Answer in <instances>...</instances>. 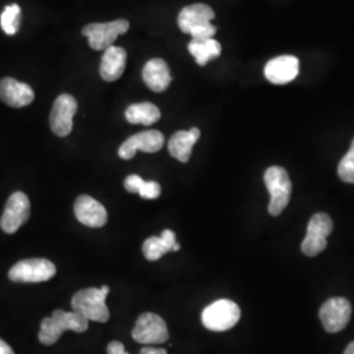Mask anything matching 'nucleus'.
Instances as JSON below:
<instances>
[{
	"label": "nucleus",
	"mask_w": 354,
	"mask_h": 354,
	"mask_svg": "<svg viewBox=\"0 0 354 354\" xmlns=\"http://www.w3.org/2000/svg\"><path fill=\"white\" fill-rule=\"evenodd\" d=\"M159 108L151 102H140L130 105L125 112L127 122L133 125L150 127L160 120Z\"/></svg>",
	"instance_id": "21"
},
{
	"label": "nucleus",
	"mask_w": 354,
	"mask_h": 354,
	"mask_svg": "<svg viewBox=\"0 0 354 354\" xmlns=\"http://www.w3.org/2000/svg\"><path fill=\"white\" fill-rule=\"evenodd\" d=\"M127 54L125 49L118 46H111L104 51L100 75L105 82H114L120 79L127 67Z\"/></svg>",
	"instance_id": "19"
},
{
	"label": "nucleus",
	"mask_w": 354,
	"mask_h": 354,
	"mask_svg": "<svg viewBox=\"0 0 354 354\" xmlns=\"http://www.w3.org/2000/svg\"><path fill=\"white\" fill-rule=\"evenodd\" d=\"M131 335L136 342L146 345L165 344L169 339V332L163 317L152 313L142 314L138 317Z\"/></svg>",
	"instance_id": "8"
},
{
	"label": "nucleus",
	"mask_w": 354,
	"mask_h": 354,
	"mask_svg": "<svg viewBox=\"0 0 354 354\" xmlns=\"http://www.w3.org/2000/svg\"><path fill=\"white\" fill-rule=\"evenodd\" d=\"M20 15L21 10L17 4H11L4 8L0 16V26L6 35L13 36L17 33L20 26Z\"/></svg>",
	"instance_id": "24"
},
{
	"label": "nucleus",
	"mask_w": 354,
	"mask_h": 354,
	"mask_svg": "<svg viewBox=\"0 0 354 354\" xmlns=\"http://www.w3.org/2000/svg\"><path fill=\"white\" fill-rule=\"evenodd\" d=\"M130 28L125 19H118L111 23H92L84 26L82 35L88 38L89 46L93 50H106L113 46L115 38L125 35Z\"/></svg>",
	"instance_id": "6"
},
{
	"label": "nucleus",
	"mask_w": 354,
	"mask_h": 354,
	"mask_svg": "<svg viewBox=\"0 0 354 354\" xmlns=\"http://www.w3.org/2000/svg\"><path fill=\"white\" fill-rule=\"evenodd\" d=\"M88 329V320L74 311L66 313L64 310H55L53 315L45 317L41 322L38 340L44 345H53L58 342L66 330H74L83 333Z\"/></svg>",
	"instance_id": "1"
},
{
	"label": "nucleus",
	"mask_w": 354,
	"mask_h": 354,
	"mask_svg": "<svg viewBox=\"0 0 354 354\" xmlns=\"http://www.w3.org/2000/svg\"><path fill=\"white\" fill-rule=\"evenodd\" d=\"M106 294L102 289L88 288L77 291L71 299L73 311L87 320L106 323L109 319V310L105 304Z\"/></svg>",
	"instance_id": "3"
},
{
	"label": "nucleus",
	"mask_w": 354,
	"mask_h": 354,
	"mask_svg": "<svg viewBox=\"0 0 354 354\" xmlns=\"http://www.w3.org/2000/svg\"><path fill=\"white\" fill-rule=\"evenodd\" d=\"M106 352H108V354H129L125 352L124 344L120 342H111L106 348Z\"/></svg>",
	"instance_id": "27"
},
{
	"label": "nucleus",
	"mask_w": 354,
	"mask_h": 354,
	"mask_svg": "<svg viewBox=\"0 0 354 354\" xmlns=\"http://www.w3.org/2000/svg\"><path fill=\"white\" fill-rule=\"evenodd\" d=\"M165 145V136L158 130H147L127 138L118 149L121 159L130 160L136 156L137 151L158 152Z\"/></svg>",
	"instance_id": "12"
},
{
	"label": "nucleus",
	"mask_w": 354,
	"mask_h": 354,
	"mask_svg": "<svg viewBox=\"0 0 354 354\" xmlns=\"http://www.w3.org/2000/svg\"><path fill=\"white\" fill-rule=\"evenodd\" d=\"M214 16L215 13L212 7L203 3H197L181 10V12L178 13L177 24L183 33L189 35L192 30L210 24Z\"/></svg>",
	"instance_id": "16"
},
{
	"label": "nucleus",
	"mask_w": 354,
	"mask_h": 354,
	"mask_svg": "<svg viewBox=\"0 0 354 354\" xmlns=\"http://www.w3.org/2000/svg\"><path fill=\"white\" fill-rule=\"evenodd\" d=\"M215 33H216V28L210 23L207 26H203L201 28H197V29L192 30L189 35L194 41H205V39H210V38L214 37Z\"/></svg>",
	"instance_id": "26"
},
{
	"label": "nucleus",
	"mask_w": 354,
	"mask_h": 354,
	"mask_svg": "<svg viewBox=\"0 0 354 354\" xmlns=\"http://www.w3.org/2000/svg\"><path fill=\"white\" fill-rule=\"evenodd\" d=\"M333 231V222L330 216L326 213H317L314 215L307 226V234L302 241V252L314 257L323 252L327 248V236Z\"/></svg>",
	"instance_id": "7"
},
{
	"label": "nucleus",
	"mask_w": 354,
	"mask_h": 354,
	"mask_svg": "<svg viewBox=\"0 0 354 354\" xmlns=\"http://www.w3.org/2000/svg\"><path fill=\"white\" fill-rule=\"evenodd\" d=\"M180 248H181V245H180L178 243H176V244L174 245V252H177V251H180Z\"/></svg>",
	"instance_id": "32"
},
{
	"label": "nucleus",
	"mask_w": 354,
	"mask_h": 354,
	"mask_svg": "<svg viewBox=\"0 0 354 354\" xmlns=\"http://www.w3.org/2000/svg\"><path fill=\"white\" fill-rule=\"evenodd\" d=\"M140 354H167V351L165 349H160V348H150V346H147V348H143L140 351Z\"/></svg>",
	"instance_id": "28"
},
{
	"label": "nucleus",
	"mask_w": 354,
	"mask_h": 354,
	"mask_svg": "<svg viewBox=\"0 0 354 354\" xmlns=\"http://www.w3.org/2000/svg\"><path fill=\"white\" fill-rule=\"evenodd\" d=\"M77 111L75 97L64 93L54 102L50 113V127L58 137H67L73 131V120Z\"/></svg>",
	"instance_id": "11"
},
{
	"label": "nucleus",
	"mask_w": 354,
	"mask_h": 354,
	"mask_svg": "<svg viewBox=\"0 0 354 354\" xmlns=\"http://www.w3.org/2000/svg\"><path fill=\"white\" fill-rule=\"evenodd\" d=\"M241 314V308L235 302L230 299H219L203 310L201 319L205 328L223 332L238 324Z\"/></svg>",
	"instance_id": "4"
},
{
	"label": "nucleus",
	"mask_w": 354,
	"mask_h": 354,
	"mask_svg": "<svg viewBox=\"0 0 354 354\" xmlns=\"http://www.w3.org/2000/svg\"><path fill=\"white\" fill-rule=\"evenodd\" d=\"M201 131L197 127H192L188 131H177L168 142L169 153L181 163H188L193 146L200 140Z\"/></svg>",
	"instance_id": "18"
},
{
	"label": "nucleus",
	"mask_w": 354,
	"mask_h": 354,
	"mask_svg": "<svg viewBox=\"0 0 354 354\" xmlns=\"http://www.w3.org/2000/svg\"><path fill=\"white\" fill-rule=\"evenodd\" d=\"M319 317L327 332H340L348 326L351 320L352 304L348 299L342 297L330 298L322 306Z\"/></svg>",
	"instance_id": "10"
},
{
	"label": "nucleus",
	"mask_w": 354,
	"mask_h": 354,
	"mask_svg": "<svg viewBox=\"0 0 354 354\" xmlns=\"http://www.w3.org/2000/svg\"><path fill=\"white\" fill-rule=\"evenodd\" d=\"M344 354H354V342H351V344L346 346V349H345Z\"/></svg>",
	"instance_id": "30"
},
{
	"label": "nucleus",
	"mask_w": 354,
	"mask_h": 354,
	"mask_svg": "<svg viewBox=\"0 0 354 354\" xmlns=\"http://www.w3.org/2000/svg\"><path fill=\"white\" fill-rule=\"evenodd\" d=\"M0 354H15L12 348L1 339H0Z\"/></svg>",
	"instance_id": "29"
},
{
	"label": "nucleus",
	"mask_w": 354,
	"mask_h": 354,
	"mask_svg": "<svg viewBox=\"0 0 354 354\" xmlns=\"http://www.w3.org/2000/svg\"><path fill=\"white\" fill-rule=\"evenodd\" d=\"M340 180L348 184H354V140H352L351 149L346 152L337 168Z\"/></svg>",
	"instance_id": "25"
},
{
	"label": "nucleus",
	"mask_w": 354,
	"mask_h": 354,
	"mask_svg": "<svg viewBox=\"0 0 354 354\" xmlns=\"http://www.w3.org/2000/svg\"><path fill=\"white\" fill-rule=\"evenodd\" d=\"M264 183L270 194V203L268 207L269 214L277 216L286 209L290 201L292 188L290 177L285 168L273 165L266 169L264 174Z\"/></svg>",
	"instance_id": "2"
},
{
	"label": "nucleus",
	"mask_w": 354,
	"mask_h": 354,
	"mask_svg": "<svg viewBox=\"0 0 354 354\" xmlns=\"http://www.w3.org/2000/svg\"><path fill=\"white\" fill-rule=\"evenodd\" d=\"M100 289H102V292H104V294H106V295H108V294H109V291H111L109 286H106V285H102Z\"/></svg>",
	"instance_id": "31"
},
{
	"label": "nucleus",
	"mask_w": 354,
	"mask_h": 354,
	"mask_svg": "<svg viewBox=\"0 0 354 354\" xmlns=\"http://www.w3.org/2000/svg\"><path fill=\"white\" fill-rule=\"evenodd\" d=\"M30 215V203L26 193L15 192L6 203L0 219V227L6 234H15Z\"/></svg>",
	"instance_id": "9"
},
{
	"label": "nucleus",
	"mask_w": 354,
	"mask_h": 354,
	"mask_svg": "<svg viewBox=\"0 0 354 354\" xmlns=\"http://www.w3.org/2000/svg\"><path fill=\"white\" fill-rule=\"evenodd\" d=\"M188 50L194 57L197 64L206 66L210 59L221 55L222 46L214 38L205 39V41L192 39L188 45Z\"/></svg>",
	"instance_id": "22"
},
{
	"label": "nucleus",
	"mask_w": 354,
	"mask_h": 354,
	"mask_svg": "<svg viewBox=\"0 0 354 354\" xmlns=\"http://www.w3.org/2000/svg\"><path fill=\"white\" fill-rule=\"evenodd\" d=\"M142 77L146 86L153 92H163L169 87L172 76L168 64L163 59H151L145 64Z\"/></svg>",
	"instance_id": "17"
},
{
	"label": "nucleus",
	"mask_w": 354,
	"mask_h": 354,
	"mask_svg": "<svg viewBox=\"0 0 354 354\" xmlns=\"http://www.w3.org/2000/svg\"><path fill=\"white\" fill-rule=\"evenodd\" d=\"M57 273L55 266L46 259H26L10 269L8 277L17 283H37L53 279Z\"/></svg>",
	"instance_id": "5"
},
{
	"label": "nucleus",
	"mask_w": 354,
	"mask_h": 354,
	"mask_svg": "<svg viewBox=\"0 0 354 354\" xmlns=\"http://www.w3.org/2000/svg\"><path fill=\"white\" fill-rule=\"evenodd\" d=\"M124 187L129 193H138L145 200H156L160 193L162 187L156 181H145L138 175H130L125 178Z\"/></svg>",
	"instance_id": "23"
},
{
	"label": "nucleus",
	"mask_w": 354,
	"mask_h": 354,
	"mask_svg": "<svg viewBox=\"0 0 354 354\" xmlns=\"http://www.w3.org/2000/svg\"><path fill=\"white\" fill-rule=\"evenodd\" d=\"M264 74L273 84H286L299 74V61L294 55L273 58L266 64Z\"/></svg>",
	"instance_id": "14"
},
{
	"label": "nucleus",
	"mask_w": 354,
	"mask_h": 354,
	"mask_svg": "<svg viewBox=\"0 0 354 354\" xmlns=\"http://www.w3.org/2000/svg\"><path fill=\"white\" fill-rule=\"evenodd\" d=\"M0 100L12 108H23L33 102L35 92L26 83L4 77L0 80Z\"/></svg>",
	"instance_id": "15"
},
{
	"label": "nucleus",
	"mask_w": 354,
	"mask_h": 354,
	"mask_svg": "<svg viewBox=\"0 0 354 354\" xmlns=\"http://www.w3.org/2000/svg\"><path fill=\"white\" fill-rule=\"evenodd\" d=\"M176 235L171 230H165L160 236H151L143 243L142 251L149 261H158L167 252H174Z\"/></svg>",
	"instance_id": "20"
},
{
	"label": "nucleus",
	"mask_w": 354,
	"mask_h": 354,
	"mask_svg": "<svg viewBox=\"0 0 354 354\" xmlns=\"http://www.w3.org/2000/svg\"><path fill=\"white\" fill-rule=\"evenodd\" d=\"M74 212L76 219L88 227H102L108 222V213L104 205L87 194H82L76 198Z\"/></svg>",
	"instance_id": "13"
}]
</instances>
